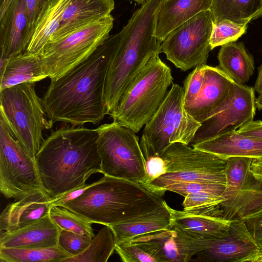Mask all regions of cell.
Returning a JSON list of instances; mask_svg holds the SVG:
<instances>
[{
  "label": "cell",
  "mask_w": 262,
  "mask_h": 262,
  "mask_svg": "<svg viewBox=\"0 0 262 262\" xmlns=\"http://www.w3.org/2000/svg\"><path fill=\"white\" fill-rule=\"evenodd\" d=\"M60 229L49 213L18 230L0 233L1 248H42L58 245Z\"/></svg>",
  "instance_id": "obj_20"
},
{
  "label": "cell",
  "mask_w": 262,
  "mask_h": 262,
  "mask_svg": "<svg viewBox=\"0 0 262 262\" xmlns=\"http://www.w3.org/2000/svg\"><path fill=\"white\" fill-rule=\"evenodd\" d=\"M168 205L140 217L110 226L114 233L116 245L135 237L169 228L171 220Z\"/></svg>",
  "instance_id": "obj_26"
},
{
  "label": "cell",
  "mask_w": 262,
  "mask_h": 262,
  "mask_svg": "<svg viewBox=\"0 0 262 262\" xmlns=\"http://www.w3.org/2000/svg\"><path fill=\"white\" fill-rule=\"evenodd\" d=\"M212 0H164L158 11L156 37L162 42L172 30L201 12L210 10Z\"/></svg>",
  "instance_id": "obj_23"
},
{
  "label": "cell",
  "mask_w": 262,
  "mask_h": 262,
  "mask_svg": "<svg viewBox=\"0 0 262 262\" xmlns=\"http://www.w3.org/2000/svg\"><path fill=\"white\" fill-rule=\"evenodd\" d=\"M92 238L90 235L61 229L58 245L71 256H75L83 252L89 246Z\"/></svg>",
  "instance_id": "obj_39"
},
{
  "label": "cell",
  "mask_w": 262,
  "mask_h": 262,
  "mask_svg": "<svg viewBox=\"0 0 262 262\" xmlns=\"http://www.w3.org/2000/svg\"><path fill=\"white\" fill-rule=\"evenodd\" d=\"M171 226L198 239H212L226 235L232 221L221 217L192 214L168 206Z\"/></svg>",
  "instance_id": "obj_22"
},
{
  "label": "cell",
  "mask_w": 262,
  "mask_h": 262,
  "mask_svg": "<svg viewBox=\"0 0 262 262\" xmlns=\"http://www.w3.org/2000/svg\"><path fill=\"white\" fill-rule=\"evenodd\" d=\"M172 83L171 69L156 55L129 84L108 115L114 122L138 133L159 108Z\"/></svg>",
  "instance_id": "obj_5"
},
{
  "label": "cell",
  "mask_w": 262,
  "mask_h": 262,
  "mask_svg": "<svg viewBox=\"0 0 262 262\" xmlns=\"http://www.w3.org/2000/svg\"><path fill=\"white\" fill-rule=\"evenodd\" d=\"M210 11L213 23L228 19L248 24L262 17V0H212Z\"/></svg>",
  "instance_id": "obj_29"
},
{
  "label": "cell",
  "mask_w": 262,
  "mask_h": 262,
  "mask_svg": "<svg viewBox=\"0 0 262 262\" xmlns=\"http://www.w3.org/2000/svg\"><path fill=\"white\" fill-rule=\"evenodd\" d=\"M217 66L235 82L244 84L255 71L254 58L243 42H232L221 46Z\"/></svg>",
  "instance_id": "obj_27"
},
{
  "label": "cell",
  "mask_w": 262,
  "mask_h": 262,
  "mask_svg": "<svg viewBox=\"0 0 262 262\" xmlns=\"http://www.w3.org/2000/svg\"><path fill=\"white\" fill-rule=\"evenodd\" d=\"M256 106L259 110H262V93L255 99Z\"/></svg>",
  "instance_id": "obj_46"
},
{
  "label": "cell",
  "mask_w": 262,
  "mask_h": 262,
  "mask_svg": "<svg viewBox=\"0 0 262 262\" xmlns=\"http://www.w3.org/2000/svg\"><path fill=\"white\" fill-rule=\"evenodd\" d=\"M261 210L262 179L250 173L244 188L222 210V217L231 221H242Z\"/></svg>",
  "instance_id": "obj_28"
},
{
  "label": "cell",
  "mask_w": 262,
  "mask_h": 262,
  "mask_svg": "<svg viewBox=\"0 0 262 262\" xmlns=\"http://www.w3.org/2000/svg\"><path fill=\"white\" fill-rule=\"evenodd\" d=\"M166 203L138 183L104 175L61 207L92 223L112 226L153 212Z\"/></svg>",
  "instance_id": "obj_4"
},
{
  "label": "cell",
  "mask_w": 262,
  "mask_h": 262,
  "mask_svg": "<svg viewBox=\"0 0 262 262\" xmlns=\"http://www.w3.org/2000/svg\"><path fill=\"white\" fill-rule=\"evenodd\" d=\"M49 215L52 221L60 229L82 234L95 235L92 227V223L61 206H52Z\"/></svg>",
  "instance_id": "obj_34"
},
{
  "label": "cell",
  "mask_w": 262,
  "mask_h": 262,
  "mask_svg": "<svg viewBox=\"0 0 262 262\" xmlns=\"http://www.w3.org/2000/svg\"><path fill=\"white\" fill-rule=\"evenodd\" d=\"M195 261L203 262H260L259 247L243 221H233L228 233L207 239L205 250Z\"/></svg>",
  "instance_id": "obj_14"
},
{
  "label": "cell",
  "mask_w": 262,
  "mask_h": 262,
  "mask_svg": "<svg viewBox=\"0 0 262 262\" xmlns=\"http://www.w3.org/2000/svg\"><path fill=\"white\" fill-rule=\"evenodd\" d=\"M246 224L252 236L259 247L262 262V210L244 218Z\"/></svg>",
  "instance_id": "obj_40"
},
{
  "label": "cell",
  "mask_w": 262,
  "mask_h": 262,
  "mask_svg": "<svg viewBox=\"0 0 262 262\" xmlns=\"http://www.w3.org/2000/svg\"><path fill=\"white\" fill-rule=\"evenodd\" d=\"M222 196L208 192L189 194L184 197L183 211L196 214L211 215L220 208L224 201Z\"/></svg>",
  "instance_id": "obj_35"
},
{
  "label": "cell",
  "mask_w": 262,
  "mask_h": 262,
  "mask_svg": "<svg viewBox=\"0 0 262 262\" xmlns=\"http://www.w3.org/2000/svg\"><path fill=\"white\" fill-rule=\"evenodd\" d=\"M70 256L58 245L42 248L0 247L1 262H60Z\"/></svg>",
  "instance_id": "obj_32"
},
{
  "label": "cell",
  "mask_w": 262,
  "mask_h": 262,
  "mask_svg": "<svg viewBox=\"0 0 262 262\" xmlns=\"http://www.w3.org/2000/svg\"><path fill=\"white\" fill-rule=\"evenodd\" d=\"M166 164L165 173L145 188L161 196L165 187L181 182L225 185L226 159L183 143H172L159 155Z\"/></svg>",
  "instance_id": "obj_7"
},
{
  "label": "cell",
  "mask_w": 262,
  "mask_h": 262,
  "mask_svg": "<svg viewBox=\"0 0 262 262\" xmlns=\"http://www.w3.org/2000/svg\"><path fill=\"white\" fill-rule=\"evenodd\" d=\"M190 145L224 159L235 156L262 159V139L242 135L236 130Z\"/></svg>",
  "instance_id": "obj_21"
},
{
  "label": "cell",
  "mask_w": 262,
  "mask_h": 262,
  "mask_svg": "<svg viewBox=\"0 0 262 262\" xmlns=\"http://www.w3.org/2000/svg\"><path fill=\"white\" fill-rule=\"evenodd\" d=\"M141 235L153 244L161 262L189 261L205 249L207 240L192 238L172 226Z\"/></svg>",
  "instance_id": "obj_17"
},
{
  "label": "cell",
  "mask_w": 262,
  "mask_h": 262,
  "mask_svg": "<svg viewBox=\"0 0 262 262\" xmlns=\"http://www.w3.org/2000/svg\"><path fill=\"white\" fill-rule=\"evenodd\" d=\"M50 200L41 191L8 204L0 215L1 232L18 230L49 214Z\"/></svg>",
  "instance_id": "obj_19"
},
{
  "label": "cell",
  "mask_w": 262,
  "mask_h": 262,
  "mask_svg": "<svg viewBox=\"0 0 262 262\" xmlns=\"http://www.w3.org/2000/svg\"><path fill=\"white\" fill-rule=\"evenodd\" d=\"M129 1H133L139 4L142 5L146 0H129Z\"/></svg>",
  "instance_id": "obj_47"
},
{
  "label": "cell",
  "mask_w": 262,
  "mask_h": 262,
  "mask_svg": "<svg viewBox=\"0 0 262 262\" xmlns=\"http://www.w3.org/2000/svg\"><path fill=\"white\" fill-rule=\"evenodd\" d=\"M113 24L111 15L47 44L40 56L48 77L56 79L89 57L108 38Z\"/></svg>",
  "instance_id": "obj_11"
},
{
  "label": "cell",
  "mask_w": 262,
  "mask_h": 262,
  "mask_svg": "<svg viewBox=\"0 0 262 262\" xmlns=\"http://www.w3.org/2000/svg\"><path fill=\"white\" fill-rule=\"evenodd\" d=\"M116 240L110 226H104L92 238L89 246L80 254L60 262H106L115 250Z\"/></svg>",
  "instance_id": "obj_31"
},
{
  "label": "cell",
  "mask_w": 262,
  "mask_h": 262,
  "mask_svg": "<svg viewBox=\"0 0 262 262\" xmlns=\"http://www.w3.org/2000/svg\"><path fill=\"white\" fill-rule=\"evenodd\" d=\"M258 76L253 89L254 91L257 92L259 95L262 93V64L258 68Z\"/></svg>",
  "instance_id": "obj_45"
},
{
  "label": "cell",
  "mask_w": 262,
  "mask_h": 262,
  "mask_svg": "<svg viewBox=\"0 0 262 262\" xmlns=\"http://www.w3.org/2000/svg\"><path fill=\"white\" fill-rule=\"evenodd\" d=\"M255 99L253 88L234 82L223 102L201 123L190 145L237 130L253 120Z\"/></svg>",
  "instance_id": "obj_13"
},
{
  "label": "cell",
  "mask_w": 262,
  "mask_h": 262,
  "mask_svg": "<svg viewBox=\"0 0 262 262\" xmlns=\"http://www.w3.org/2000/svg\"><path fill=\"white\" fill-rule=\"evenodd\" d=\"M0 191L14 201L46 191L36 162L0 117Z\"/></svg>",
  "instance_id": "obj_10"
},
{
  "label": "cell",
  "mask_w": 262,
  "mask_h": 262,
  "mask_svg": "<svg viewBox=\"0 0 262 262\" xmlns=\"http://www.w3.org/2000/svg\"><path fill=\"white\" fill-rule=\"evenodd\" d=\"M225 185L215 183H208L196 182H181L169 185L163 188L161 191L162 197L166 191H170L183 196L187 194L208 192L214 195L222 196Z\"/></svg>",
  "instance_id": "obj_37"
},
{
  "label": "cell",
  "mask_w": 262,
  "mask_h": 262,
  "mask_svg": "<svg viewBox=\"0 0 262 262\" xmlns=\"http://www.w3.org/2000/svg\"><path fill=\"white\" fill-rule=\"evenodd\" d=\"M201 125L185 108L183 87L172 83L164 101L144 126L141 139L152 154L159 155L171 143L190 145Z\"/></svg>",
  "instance_id": "obj_9"
},
{
  "label": "cell",
  "mask_w": 262,
  "mask_h": 262,
  "mask_svg": "<svg viewBox=\"0 0 262 262\" xmlns=\"http://www.w3.org/2000/svg\"><path fill=\"white\" fill-rule=\"evenodd\" d=\"M250 172L254 177L262 179V159H253Z\"/></svg>",
  "instance_id": "obj_44"
},
{
  "label": "cell",
  "mask_w": 262,
  "mask_h": 262,
  "mask_svg": "<svg viewBox=\"0 0 262 262\" xmlns=\"http://www.w3.org/2000/svg\"><path fill=\"white\" fill-rule=\"evenodd\" d=\"M117 33L110 36L86 59L60 77L51 80L41 101L53 122L73 126L99 124L108 114L105 83Z\"/></svg>",
  "instance_id": "obj_1"
},
{
  "label": "cell",
  "mask_w": 262,
  "mask_h": 262,
  "mask_svg": "<svg viewBox=\"0 0 262 262\" xmlns=\"http://www.w3.org/2000/svg\"><path fill=\"white\" fill-rule=\"evenodd\" d=\"M234 82L218 67L205 64L201 90L195 101L185 110L201 123L223 102Z\"/></svg>",
  "instance_id": "obj_16"
},
{
  "label": "cell",
  "mask_w": 262,
  "mask_h": 262,
  "mask_svg": "<svg viewBox=\"0 0 262 262\" xmlns=\"http://www.w3.org/2000/svg\"><path fill=\"white\" fill-rule=\"evenodd\" d=\"M248 24H239L228 19L213 23L210 40L211 50L236 41L247 32Z\"/></svg>",
  "instance_id": "obj_36"
},
{
  "label": "cell",
  "mask_w": 262,
  "mask_h": 262,
  "mask_svg": "<svg viewBox=\"0 0 262 262\" xmlns=\"http://www.w3.org/2000/svg\"><path fill=\"white\" fill-rule=\"evenodd\" d=\"M47 77L40 55L25 51L11 58L0 73V91L24 83H35Z\"/></svg>",
  "instance_id": "obj_24"
},
{
  "label": "cell",
  "mask_w": 262,
  "mask_h": 262,
  "mask_svg": "<svg viewBox=\"0 0 262 262\" xmlns=\"http://www.w3.org/2000/svg\"><path fill=\"white\" fill-rule=\"evenodd\" d=\"M49 0H26L30 25L33 27L41 12Z\"/></svg>",
  "instance_id": "obj_42"
},
{
  "label": "cell",
  "mask_w": 262,
  "mask_h": 262,
  "mask_svg": "<svg viewBox=\"0 0 262 262\" xmlns=\"http://www.w3.org/2000/svg\"><path fill=\"white\" fill-rule=\"evenodd\" d=\"M71 1H49L33 27L26 51L41 55L59 27L63 13Z\"/></svg>",
  "instance_id": "obj_25"
},
{
  "label": "cell",
  "mask_w": 262,
  "mask_h": 262,
  "mask_svg": "<svg viewBox=\"0 0 262 262\" xmlns=\"http://www.w3.org/2000/svg\"><path fill=\"white\" fill-rule=\"evenodd\" d=\"M115 251L124 262H161L154 245L142 236L117 245Z\"/></svg>",
  "instance_id": "obj_33"
},
{
  "label": "cell",
  "mask_w": 262,
  "mask_h": 262,
  "mask_svg": "<svg viewBox=\"0 0 262 262\" xmlns=\"http://www.w3.org/2000/svg\"><path fill=\"white\" fill-rule=\"evenodd\" d=\"M96 129L64 125L42 141L36 162L46 191L54 199L101 173Z\"/></svg>",
  "instance_id": "obj_2"
},
{
  "label": "cell",
  "mask_w": 262,
  "mask_h": 262,
  "mask_svg": "<svg viewBox=\"0 0 262 262\" xmlns=\"http://www.w3.org/2000/svg\"><path fill=\"white\" fill-rule=\"evenodd\" d=\"M213 20L210 11L201 12L172 30L161 44V53L183 71L205 64L210 45Z\"/></svg>",
  "instance_id": "obj_12"
},
{
  "label": "cell",
  "mask_w": 262,
  "mask_h": 262,
  "mask_svg": "<svg viewBox=\"0 0 262 262\" xmlns=\"http://www.w3.org/2000/svg\"><path fill=\"white\" fill-rule=\"evenodd\" d=\"M114 7V0H71L63 13L59 27L48 43L109 16Z\"/></svg>",
  "instance_id": "obj_18"
},
{
  "label": "cell",
  "mask_w": 262,
  "mask_h": 262,
  "mask_svg": "<svg viewBox=\"0 0 262 262\" xmlns=\"http://www.w3.org/2000/svg\"><path fill=\"white\" fill-rule=\"evenodd\" d=\"M0 15V68L12 57L25 52L32 31L26 0H3Z\"/></svg>",
  "instance_id": "obj_15"
},
{
  "label": "cell",
  "mask_w": 262,
  "mask_h": 262,
  "mask_svg": "<svg viewBox=\"0 0 262 262\" xmlns=\"http://www.w3.org/2000/svg\"><path fill=\"white\" fill-rule=\"evenodd\" d=\"M0 117L34 159L43 140V131L52 128L35 83H24L0 91Z\"/></svg>",
  "instance_id": "obj_6"
},
{
  "label": "cell",
  "mask_w": 262,
  "mask_h": 262,
  "mask_svg": "<svg viewBox=\"0 0 262 262\" xmlns=\"http://www.w3.org/2000/svg\"><path fill=\"white\" fill-rule=\"evenodd\" d=\"M205 64L195 67L183 82L185 108L190 106L195 101L201 90L204 80Z\"/></svg>",
  "instance_id": "obj_38"
},
{
  "label": "cell",
  "mask_w": 262,
  "mask_h": 262,
  "mask_svg": "<svg viewBox=\"0 0 262 262\" xmlns=\"http://www.w3.org/2000/svg\"><path fill=\"white\" fill-rule=\"evenodd\" d=\"M94 182L90 184H85L81 187L64 193L54 199H51L50 201L51 207L52 206H61L66 203L75 199L80 195L86 189L92 186Z\"/></svg>",
  "instance_id": "obj_41"
},
{
  "label": "cell",
  "mask_w": 262,
  "mask_h": 262,
  "mask_svg": "<svg viewBox=\"0 0 262 262\" xmlns=\"http://www.w3.org/2000/svg\"><path fill=\"white\" fill-rule=\"evenodd\" d=\"M236 131L245 136L262 139V121L253 120L242 126Z\"/></svg>",
  "instance_id": "obj_43"
},
{
  "label": "cell",
  "mask_w": 262,
  "mask_h": 262,
  "mask_svg": "<svg viewBox=\"0 0 262 262\" xmlns=\"http://www.w3.org/2000/svg\"><path fill=\"white\" fill-rule=\"evenodd\" d=\"M96 129L102 173L143 184L147 175L146 162L136 133L114 121Z\"/></svg>",
  "instance_id": "obj_8"
},
{
  "label": "cell",
  "mask_w": 262,
  "mask_h": 262,
  "mask_svg": "<svg viewBox=\"0 0 262 262\" xmlns=\"http://www.w3.org/2000/svg\"><path fill=\"white\" fill-rule=\"evenodd\" d=\"M163 1L146 0L117 33L105 83L108 114L150 59L161 53V42L155 33L157 15Z\"/></svg>",
  "instance_id": "obj_3"
},
{
  "label": "cell",
  "mask_w": 262,
  "mask_h": 262,
  "mask_svg": "<svg viewBox=\"0 0 262 262\" xmlns=\"http://www.w3.org/2000/svg\"><path fill=\"white\" fill-rule=\"evenodd\" d=\"M1 1L2 2V0H1Z\"/></svg>",
  "instance_id": "obj_48"
},
{
  "label": "cell",
  "mask_w": 262,
  "mask_h": 262,
  "mask_svg": "<svg viewBox=\"0 0 262 262\" xmlns=\"http://www.w3.org/2000/svg\"><path fill=\"white\" fill-rule=\"evenodd\" d=\"M253 159L235 156L226 159L225 188L222 194L225 199L220 204L222 210L235 198L245 186L249 177L250 167Z\"/></svg>",
  "instance_id": "obj_30"
}]
</instances>
